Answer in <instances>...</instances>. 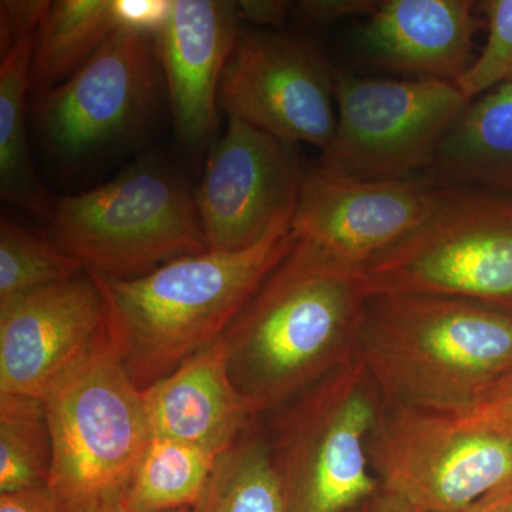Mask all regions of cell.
I'll list each match as a JSON object with an SVG mask.
<instances>
[{
  "mask_svg": "<svg viewBox=\"0 0 512 512\" xmlns=\"http://www.w3.org/2000/svg\"><path fill=\"white\" fill-rule=\"evenodd\" d=\"M109 332L92 274L0 302V394L42 399Z\"/></svg>",
  "mask_w": 512,
  "mask_h": 512,
  "instance_id": "14",
  "label": "cell"
},
{
  "mask_svg": "<svg viewBox=\"0 0 512 512\" xmlns=\"http://www.w3.org/2000/svg\"><path fill=\"white\" fill-rule=\"evenodd\" d=\"M359 357L387 406L460 419L512 367V312L439 296H373Z\"/></svg>",
  "mask_w": 512,
  "mask_h": 512,
  "instance_id": "3",
  "label": "cell"
},
{
  "mask_svg": "<svg viewBox=\"0 0 512 512\" xmlns=\"http://www.w3.org/2000/svg\"><path fill=\"white\" fill-rule=\"evenodd\" d=\"M52 434L39 397L0 394V494L49 483Z\"/></svg>",
  "mask_w": 512,
  "mask_h": 512,
  "instance_id": "23",
  "label": "cell"
},
{
  "mask_svg": "<svg viewBox=\"0 0 512 512\" xmlns=\"http://www.w3.org/2000/svg\"><path fill=\"white\" fill-rule=\"evenodd\" d=\"M49 237L90 274L134 279L210 251L194 192L157 158L52 205Z\"/></svg>",
  "mask_w": 512,
  "mask_h": 512,
  "instance_id": "5",
  "label": "cell"
},
{
  "mask_svg": "<svg viewBox=\"0 0 512 512\" xmlns=\"http://www.w3.org/2000/svg\"><path fill=\"white\" fill-rule=\"evenodd\" d=\"M97 512H141V511L127 510V508H124L123 505H120V507L111 508V510H103V511H97ZM164 512H191V510H175V511H164Z\"/></svg>",
  "mask_w": 512,
  "mask_h": 512,
  "instance_id": "34",
  "label": "cell"
},
{
  "mask_svg": "<svg viewBox=\"0 0 512 512\" xmlns=\"http://www.w3.org/2000/svg\"><path fill=\"white\" fill-rule=\"evenodd\" d=\"M488 20L487 42L456 86L468 101L490 92L512 77V0L478 3Z\"/></svg>",
  "mask_w": 512,
  "mask_h": 512,
  "instance_id": "25",
  "label": "cell"
},
{
  "mask_svg": "<svg viewBox=\"0 0 512 512\" xmlns=\"http://www.w3.org/2000/svg\"><path fill=\"white\" fill-rule=\"evenodd\" d=\"M429 167L444 187L512 195V82L464 107Z\"/></svg>",
  "mask_w": 512,
  "mask_h": 512,
  "instance_id": "18",
  "label": "cell"
},
{
  "mask_svg": "<svg viewBox=\"0 0 512 512\" xmlns=\"http://www.w3.org/2000/svg\"><path fill=\"white\" fill-rule=\"evenodd\" d=\"M380 488L421 512H463L512 480V439L384 404L369 437Z\"/></svg>",
  "mask_w": 512,
  "mask_h": 512,
  "instance_id": "9",
  "label": "cell"
},
{
  "mask_svg": "<svg viewBox=\"0 0 512 512\" xmlns=\"http://www.w3.org/2000/svg\"><path fill=\"white\" fill-rule=\"evenodd\" d=\"M289 3L279 0H242L237 2L239 18L259 26H278L285 20Z\"/></svg>",
  "mask_w": 512,
  "mask_h": 512,
  "instance_id": "31",
  "label": "cell"
},
{
  "mask_svg": "<svg viewBox=\"0 0 512 512\" xmlns=\"http://www.w3.org/2000/svg\"><path fill=\"white\" fill-rule=\"evenodd\" d=\"M373 296H439L512 312V195L443 187L429 220L362 269Z\"/></svg>",
  "mask_w": 512,
  "mask_h": 512,
  "instance_id": "7",
  "label": "cell"
},
{
  "mask_svg": "<svg viewBox=\"0 0 512 512\" xmlns=\"http://www.w3.org/2000/svg\"><path fill=\"white\" fill-rule=\"evenodd\" d=\"M82 262L49 237L3 218L0 222V302L76 278Z\"/></svg>",
  "mask_w": 512,
  "mask_h": 512,
  "instance_id": "24",
  "label": "cell"
},
{
  "mask_svg": "<svg viewBox=\"0 0 512 512\" xmlns=\"http://www.w3.org/2000/svg\"><path fill=\"white\" fill-rule=\"evenodd\" d=\"M471 0H386L356 36L367 59L413 79L456 83L474 63L481 22Z\"/></svg>",
  "mask_w": 512,
  "mask_h": 512,
  "instance_id": "16",
  "label": "cell"
},
{
  "mask_svg": "<svg viewBox=\"0 0 512 512\" xmlns=\"http://www.w3.org/2000/svg\"><path fill=\"white\" fill-rule=\"evenodd\" d=\"M221 451L151 437L131 478L123 507L131 511L191 510Z\"/></svg>",
  "mask_w": 512,
  "mask_h": 512,
  "instance_id": "22",
  "label": "cell"
},
{
  "mask_svg": "<svg viewBox=\"0 0 512 512\" xmlns=\"http://www.w3.org/2000/svg\"><path fill=\"white\" fill-rule=\"evenodd\" d=\"M117 29L113 0L53 2L36 37L30 89L39 96L69 79Z\"/></svg>",
  "mask_w": 512,
  "mask_h": 512,
  "instance_id": "21",
  "label": "cell"
},
{
  "mask_svg": "<svg viewBox=\"0 0 512 512\" xmlns=\"http://www.w3.org/2000/svg\"><path fill=\"white\" fill-rule=\"evenodd\" d=\"M173 0H113L117 29L156 37L168 22Z\"/></svg>",
  "mask_w": 512,
  "mask_h": 512,
  "instance_id": "28",
  "label": "cell"
},
{
  "mask_svg": "<svg viewBox=\"0 0 512 512\" xmlns=\"http://www.w3.org/2000/svg\"><path fill=\"white\" fill-rule=\"evenodd\" d=\"M369 299L362 269L296 237L221 336L254 413L281 409L356 359Z\"/></svg>",
  "mask_w": 512,
  "mask_h": 512,
  "instance_id": "1",
  "label": "cell"
},
{
  "mask_svg": "<svg viewBox=\"0 0 512 512\" xmlns=\"http://www.w3.org/2000/svg\"><path fill=\"white\" fill-rule=\"evenodd\" d=\"M454 421L463 429L512 439V367L488 389L476 409Z\"/></svg>",
  "mask_w": 512,
  "mask_h": 512,
  "instance_id": "26",
  "label": "cell"
},
{
  "mask_svg": "<svg viewBox=\"0 0 512 512\" xmlns=\"http://www.w3.org/2000/svg\"><path fill=\"white\" fill-rule=\"evenodd\" d=\"M463 512H512V480L491 491Z\"/></svg>",
  "mask_w": 512,
  "mask_h": 512,
  "instance_id": "33",
  "label": "cell"
},
{
  "mask_svg": "<svg viewBox=\"0 0 512 512\" xmlns=\"http://www.w3.org/2000/svg\"><path fill=\"white\" fill-rule=\"evenodd\" d=\"M508 82H512V77H511V79H510V80H508Z\"/></svg>",
  "mask_w": 512,
  "mask_h": 512,
  "instance_id": "35",
  "label": "cell"
},
{
  "mask_svg": "<svg viewBox=\"0 0 512 512\" xmlns=\"http://www.w3.org/2000/svg\"><path fill=\"white\" fill-rule=\"evenodd\" d=\"M0 512H66L49 485L0 494Z\"/></svg>",
  "mask_w": 512,
  "mask_h": 512,
  "instance_id": "30",
  "label": "cell"
},
{
  "mask_svg": "<svg viewBox=\"0 0 512 512\" xmlns=\"http://www.w3.org/2000/svg\"><path fill=\"white\" fill-rule=\"evenodd\" d=\"M292 146L228 117L194 192L210 251L252 247L279 218L295 212L303 173Z\"/></svg>",
  "mask_w": 512,
  "mask_h": 512,
  "instance_id": "12",
  "label": "cell"
},
{
  "mask_svg": "<svg viewBox=\"0 0 512 512\" xmlns=\"http://www.w3.org/2000/svg\"><path fill=\"white\" fill-rule=\"evenodd\" d=\"M150 39L114 30L69 79L39 96L37 119L56 154L90 157L143 127L160 86Z\"/></svg>",
  "mask_w": 512,
  "mask_h": 512,
  "instance_id": "11",
  "label": "cell"
},
{
  "mask_svg": "<svg viewBox=\"0 0 512 512\" xmlns=\"http://www.w3.org/2000/svg\"><path fill=\"white\" fill-rule=\"evenodd\" d=\"M36 37L20 39L0 62V195L22 210L47 217L52 205L37 180L26 134V99L30 90Z\"/></svg>",
  "mask_w": 512,
  "mask_h": 512,
  "instance_id": "19",
  "label": "cell"
},
{
  "mask_svg": "<svg viewBox=\"0 0 512 512\" xmlns=\"http://www.w3.org/2000/svg\"><path fill=\"white\" fill-rule=\"evenodd\" d=\"M379 2L370 0H303L299 2V16L316 25H332L350 16L372 15Z\"/></svg>",
  "mask_w": 512,
  "mask_h": 512,
  "instance_id": "29",
  "label": "cell"
},
{
  "mask_svg": "<svg viewBox=\"0 0 512 512\" xmlns=\"http://www.w3.org/2000/svg\"><path fill=\"white\" fill-rule=\"evenodd\" d=\"M335 73L311 43L239 29L218 90V109L288 143L325 151L335 136Z\"/></svg>",
  "mask_w": 512,
  "mask_h": 512,
  "instance_id": "10",
  "label": "cell"
},
{
  "mask_svg": "<svg viewBox=\"0 0 512 512\" xmlns=\"http://www.w3.org/2000/svg\"><path fill=\"white\" fill-rule=\"evenodd\" d=\"M52 2L2 0L0 2V55L23 37L37 36Z\"/></svg>",
  "mask_w": 512,
  "mask_h": 512,
  "instance_id": "27",
  "label": "cell"
},
{
  "mask_svg": "<svg viewBox=\"0 0 512 512\" xmlns=\"http://www.w3.org/2000/svg\"><path fill=\"white\" fill-rule=\"evenodd\" d=\"M52 434L50 490L66 512L120 507L150 441L138 389L109 332L42 397Z\"/></svg>",
  "mask_w": 512,
  "mask_h": 512,
  "instance_id": "4",
  "label": "cell"
},
{
  "mask_svg": "<svg viewBox=\"0 0 512 512\" xmlns=\"http://www.w3.org/2000/svg\"><path fill=\"white\" fill-rule=\"evenodd\" d=\"M141 397L151 437L221 453L259 419L232 383L222 338L141 390Z\"/></svg>",
  "mask_w": 512,
  "mask_h": 512,
  "instance_id": "17",
  "label": "cell"
},
{
  "mask_svg": "<svg viewBox=\"0 0 512 512\" xmlns=\"http://www.w3.org/2000/svg\"><path fill=\"white\" fill-rule=\"evenodd\" d=\"M443 188L410 180H359L311 168L303 173L292 229L353 268L363 269L416 232Z\"/></svg>",
  "mask_w": 512,
  "mask_h": 512,
  "instance_id": "13",
  "label": "cell"
},
{
  "mask_svg": "<svg viewBox=\"0 0 512 512\" xmlns=\"http://www.w3.org/2000/svg\"><path fill=\"white\" fill-rule=\"evenodd\" d=\"M239 19L237 2L173 0L170 19L156 36L175 130L188 147L202 146L214 130Z\"/></svg>",
  "mask_w": 512,
  "mask_h": 512,
  "instance_id": "15",
  "label": "cell"
},
{
  "mask_svg": "<svg viewBox=\"0 0 512 512\" xmlns=\"http://www.w3.org/2000/svg\"><path fill=\"white\" fill-rule=\"evenodd\" d=\"M335 136L320 165L359 180H407L429 167L470 101L453 82L335 73Z\"/></svg>",
  "mask_w": 512,
  "mask_h": 512,
  "instance_id": "8",
  "label": "cell"
},
{
  "mask_svg": "<svg viewBox=\"0 0 512 512\" xmlns=\"http://www.w3.org/2000/svg\"><path fill=\"white\" fill-rule=\"evenodd\" d=\"M383 406L357 356L262 416L284 512H350L380 490L367 446Z\"/></svg>",
  "mask_w": 512,
  "mask_h": 512,
  "instance_id": "6",
  "label": "cell"
},
{
  "mask_svg": "<svg viewBox=\"0 0 512 512\" xmlns=\"http://www.w3.org/2000/svg\"><path fill=\"white\" fill-rule=\"evenodd\" d=\"M292 220L293 214L279 218L239 251L184 256L134 279L92 274L106 299L111 338L138 389L224 335L295 245Z\"/></svg>",
  "mask_w": 512,
  "mask_h": 512,
  "instance_id": "2",
  "label": "cell"
},
{
  "mask_svg": "<svg viewBox=\"0 0 512 512\" xmlns=\"http://www.w3.org/2000/svg\"><path fill=\"white\" fill-rule=\"evenodd\" d=\"M350 512H421L413 505L406 503L402 498L380 488L372 497L367 498L365 503L357 505L355 510Z\"/></svg>",
  "mask_w": 512,
  "mask_h": 512,
  "instance_id": "32",
  "label": "cell"
},
{
  "mask_svg": "<svg viewBox=\"0 0 512 512\" xmlns=\"http://www.w3.org/2000/svg\"><path fill=\"white\" fill-rule=\"evenodd\" d=\"M191 512H284L281 481L262 417L218 456Z\"/></svg>",
  "mask_w": 512,
  "mask_h": 512,
  "instance_id": "20",
  "label": "cell"
}]
</instances>
